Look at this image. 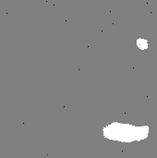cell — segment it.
Returning <instances> with one entry per match:
<instances>
[{"label": "cell", "instance_id": "cell-1", "mask_svg": "<svg viewBox=\"0 0 157 158\" xmlns=\"http://www.w3.org/2000/svg\"><path fill=\"white\" fill-rule=\"evenodd\" d=\"M150 127L135 126L129 123L114 121L103 128V135L105 139L119 143H134L141 142L148 138Z\"/></svg>", "mask_w": 157, "mask_h": 158}]
</instances>
